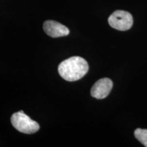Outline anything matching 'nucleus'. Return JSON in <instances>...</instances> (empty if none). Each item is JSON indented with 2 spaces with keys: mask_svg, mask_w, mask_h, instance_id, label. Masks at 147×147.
Returning <instances> with one entry per match:
<instances>
[{
  "mask_svg": "<svg viewBox=\"0 0 147 147\" xmlns=\"http://www.w3.org/2000/svg\"><path fill=\"white\" fill-rule=\"evenodd\" d=\"M43 29L48 36L52 38L66 36L69 34V30L67 27L55 21H46L44 23Z\"/></svg>",
  "mask_w": 147,
  "mask_h": 147,
  "instance_id": "39448f33",
  "label": "nucleus"
},
{
  "mask_svg": "<svg viewBox=\"0 0 147 147\" xmlns=\"http://www.w3.org/2000/svg\"><path fill=\"white\" fill-rule=\"evenodd\" d=\"M89 71V65L80 57H71L59 65L58 71L61 76L67 81L73 82L81 79Z\"/></svg>",
  "mask_w": 147,
  "mask_h": 147,
  "instance_id": "f257e3e1",
  "label": "nucleus"
},
{
  "mask_svg": "<svg viewBox=\"0 0 147 147\" xmlns=\"http://www.w3.org/2000/svg\"><path fill=\"white\" fill-rule=\"evenodd\" d=\"M113 87V82L110 78L100 79L91 88V96L97 100H102L109 95Z\"/></svg>",
  "mask_w": 147,
  "mask_h": 147,
  "instance_id": "20e7f679",
  "label": "nucleus"
},
{
  "mask_svg": "<svg viewBox=\"0 0 147 147\" xmlns=\"http://www.w3.org/2000/svg\"><path fill=\"white\" fill-rule=\"evenodd\" d=\"M11 123L16 130L23 134H34L40 129L39 124L30 119L23 111L14 113L11 117Z\"/></svg>",
  "mask_w": 147,
  "mask_h": 147,
  "instance_id": "f03ea898",
  "label": "nucleus"
},
{
  "mask_svg": "<svg viewBox=\"0 0 147 147\" xmlns=\"http://www.w3.org/2000/svg\"><path fill=\"white\" fill-rule=\"evenodd\" d=\"M108 23L113 28L119 31H127L133 25V17L129 12L117 10L108 18Z\"/></svg>",
  "mask_w": 147,
  "mask_h": 147,
  "instance_id": "7ed1b4c3",
  "label": "nucleus"
},
{
  "mask_svg": "<svg viewBox=\"0 0 147 147\" xmlns=\"http://www.w3.org/2000/svg\"><path fill=\"white\" fill-rule=\"evenodd\" d=\"M134 136L140 142L147 147V129H136L134 131Z\"/></svg>",
  "mask_w": 147,
  "mask_h": 147,
  "instance_id": "423d86ee",
  "label": "nucleus"
}]
</instances>
